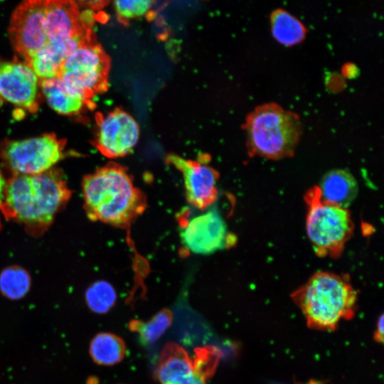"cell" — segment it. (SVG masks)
Returning a JSON list of instances; mask_svg holds the SVG:
<instances>
[{
  "instance_id": "obj_1",
  "label": "cell",
  "mask_w": 384,
  "mask_h": 384,
  "mask_svg": "<svg viewBox=\"0 0 384 384\" xmlns=\"http://www.w3.org/2000/svg\"><path fill=\"white\" fill-rule=\"evenodd\" d=\"M82 194L88 216L124 227L145 209V198L121 166L109 165L86 176Z\"/></svg>"
},
{
  "instance_id": "obj_2",
  "label": "cell",
  "mask_w": 384,
  "mask_h": 384,
  "mask_svg": "<svg viewBox=\"0 0 384 384\" xmlns=\"http://www.w3.org/2000/svg\"><path fill=\"white\" fill-rule=\"evenodd\" d=\"M69 195L65 180L54 170L15 174L6 182L3 208L22 223L43 225L52 221Z\"/></svg>"
},
{
  "instance_id": "obj_3",
  "label": "cell",
  "mask_w": 384,
  "mask_h": 384,
  "mask_svg": "<svg viewBox=\"0 0 384 384\" xmlns=\"http://www.w3.org/2000/svg\"><path fill=\"white\" fill-rule=\"evenodd\" d=\"M293 299L310 327L332 330L353 316L357 293L343 276L320 272L298 289Z\"/></svg>"
},
{
  "instance_id": "obj_4",
  "label": "cell",
  "mask_w": 384,
  "mask_h": 384,
  "mask_svg": "<svg viewBox=\"0 0 384 384\" xmlns=\"http://www.w3.org/2000/svg\"><path fill=\"white\" fill-rule=\"evenodd\" d=\"M249 150L270 159L293 154L302 135L299 117L274 103L256 107L245 123Z\"/></svg>"
},
{
  "instance_id": "obj_5",
  "label": "cell",
  "mask_w": 384,
  "mask_h": 384,
  "mask_svg": "<svg viewBox=\"0 0 384 384\" xmlns=\"http://www.w3.org/2000/svg\"><path fill=\"white\" fill-rule=\"evenodd\" d=\"M306 200V231L314 251L320 256H338L353 233L349 211L323 201L317 188L307 194Z\"/></svg>"
},
{
  "instance_id": "obj_6",
  "label": "cell",
  "mask_w": 384,
  "mask_h": 384,
  "mask_svg": "<svg viewBox=\"0 0 384 384\" xmlns=\"http://www.w3.org/2000/svg\"><path fill=\"white\" fill-rule=\"evenodd\" d=\"M109 69V58L93 36L68 56L58 77L92 98L107 87Z\"/></svg>"
},
{
  "instance_id": "obj_7",
  "label": "cell",
  "mask_w": 384,
  "mask_h": 384,
  "mask_svg": "<svg viewBox=\"0 0 384 384\" xmlns=\"http://www.w3.org/2000/svg\"><path fill=\"white\" fill-rule=\"evenodd\" d=\"M65 142L54 134L5 142L1 156L15 174L36 175L50 170L65 156Z\"/></svg>"
},
{
  "instance_id": "obj_8",
  "label": "cell",
  "mask_w": 384,
  "mask_h": 384,
  "mask_svg": "<svg viewBox=\"0 0 384 384\" xmlns=\"http://www.w3.org/2000/svg\"><path fill=\"white\" fill-rule=\"evenodd\" d=\"M139 127L128 112L116 109L97 117L95 143L105 156L117 159L129 154L139 139Z\"/></svg>"
},
{
  "instance_id": "obj_9",
  "label": "cell",
  "mask_w": 384,
  "mask_h": 384,
  "mask_svg": "<svg viewBox=\"0 0 384 384\" xmlns=\"http://www.w3.org/2000/svg\"><path fill=\"white\" fill-rule=\"evenodd\" d=\"M46 4V0H23L11 16L10 40L25 61L48 43L43 28Z\"/></svg>"
},
{
  "instance_id": "obj_10",
  "label": "cell",
  "mask_w": 384,
  "mask_h": 384,
  "mask_svg": "<svg viewBox=\"0 0 384 384\" xmlns=\"http://www.w3.org/2000/svg\"><path fill=\"white\" fill-rule=\"evenodd\" d=\"M26 62L0 58V100L20 111H37L40 83Z\"/></svg>"
},
{
  "instance_id": "obj_11",
  "label": "cell",
  "mask_w": 384,
  "mask_h": 384,
  "mask_svg": "<svg viewBox=\"0 0 384 384\" xmlns=\"http://www.w3.org/2000/svg\"><path fill=\"white\" fill-rule=\"evenodd\" d=\"M181 237L188 250L201 255L213 253L230 242L225 221L215 208L186 221L183 225Z\"/></svg>"
},
{
  "instance_id": "obj_12",
  "label": "cell",
  "mask_w": 384,
  "mask_h": 384,
  "mask_svg": "<svg viewBox=\"0 0 384 384\" xmlns=\"http://www.w3.org/2000/svg\"><path fill=\"white\" fill-rule=\"evenodd\" d=\"M170 164L181 173L186 195L189 203L200 209L211 206L218 195V173L202 161H194L171 155Z\"/></svg>"
},
{
  "instance_id": "obj_13",
  "label": "cell",
  "mask_w": 384,
  "mask_h": 384,
  "mask_svg": "<svg viewBox=\"0 0 384 384\" xmlns=\"http://www.w3.org/2000/svg\"><path fill=\"white\" fill-rule=\"evenodd\" d=\"M154 373L159 384H207L206 377L187 351L174 342H169L163 347Z\"/></svg>"
},
{
  "instance_id": "obj_14",
  "label": "cell",
  "mask_w": 384,
  "mask_h": 384,
  "mask_svg": "<svg viewBox=\"0 0 384 384\" xmlns=\"http://www.w3.org/2000/svg\"><path fill=\"white\" fill-rule=\"evenodd\" d=\"M95 36L93 31L83 36L60 42H49L35 52L25 62L38 79L58 77L68 56L82 43Z\"/></svg>"
},
{
  "instance_id": "obj_15",
  "label": "cell",
  "mask_w": 384,
  "mask_h": 384,
  "mask_svg": "<svg viewBox=\"0 0 384 384\" xmlns=\"http://www.w3.org/2000/svg\"><path fill=\"white\" fill-rule=\"evenodd\" d=\"M40 88L48 105L62 115L75 116L92 106L90 97L59 77L41 80Z\"/></svg>"
},
{
  "instance_id": "obj_16",
  "label": "cell",
  "mask_w": 384,
  "mask_h": 384,
  "mask_svg": "<svg viewBox=\"0 0 384 384\" xmlns=\"http://www.w3.org/2000/svg\"><path fill=\"white\" fill-rule=\"evenodd\" d=\"M317 189L323 201L346 208L355 198L358 185L348 171L334 169L323 176Z\"/></svg>"
},
{
  "instance_id": "obj_17",
  "label": "cell",
  "mask_w": 384,
  "mask_h": 384,
  "mask_svg": "<svg viewBox=\"0 0 384 384\" xmlns=\"http://www.w3.org/2000/svg\"><path fill=\"white\" fill-rule=\"evenodd\" d=\"M89 353L93 361L100 366H110L121 362L127 354L123 339L112 334H97L90 341Z\"/></svg>"
},
{
  "instance_id": "obj_18",
  "label": "cell",
  "mask_w": 384,
  "mask_h": 384,
  "mask_svg": "<svg viewBox=\"0 0 384 384\" xmlns=\"http://www.w3.org/2000/svg\"><path fill=\"white\" fill-rule=\"evenodd\" d=\"M270 26L273 37L286 46L300 43L307 33L306 28L298 18L282 9L271 14Z\"/></svg>"
},
{
  "instance_id": "obj_19",
  "label": "cell",
  "mask_w": 384,
  "mask_h": 384,
  "mask_svg": "<svg viewBox=\"0 0 384 384\" xmlns=\"http://www.w3.org/2000/svg\"><path fill=\"white\" fill-rule=\"evenodd\" d=\"M172 313L164 309L146 321L134 320L129 322L130 331L138 334L139 341L144 346L154 343L166 332L172 322Z\"/></svg>"
},
{
  "instance_id": "obj_20",
  "label": "cell",
  "mask_w": 384,
  "mask_h": 384,
  "mask_svg": "<svg viewBox=\"0 0 384 384\" xmlns=\"http://www.w3.org/2000/svg\"><path fill=\"white\" fill-rule=\"evenodd\" d=\"M31 283L28 272L18 266L6 267L0 273V291L11 299L23 298L28 292Z\"/></svg>"
},
{
  "instance_id": "obj_21",
  "label": "cell",
  "mask_w": 384,
  "mask_h": 384,
  "mask_svg": "<svg viewBox=\"0 0 384 384\" xmlns=\"http://www.w3.org/2000/svg\"><path fill=\"white\" fill-rule=\"evenodd\" d=\"M117 294L114 287L106 281L92 283L85 292V301L90 310L105 314L114 305Z\"/></svg>"
},
{
  "instance_id": "obj_22",
  "label": "cell",
  "mask_w": 384,
  "mask_h": 384,
  "mask_svg": "<svg viewBox=\"0 0 384 384\" xmlns=\"http://www.w3.org/2000/svg\"><path fill=\"white\" fill-rule=\"evenodd\" d=\"M154 0H113L117 20L124 26L151 13Z\"/></svg>"
},
{
  "instance_id": "obj_23",
  "label": "cell",
  "mask_w": 384,
  "mask_h": 384,
  "mask_svg": "<svg viewBox=\"0 0 384 384\" xmlns=\"http://www.w3.org/2000/svg\"><path fill=\"white\" fill-rule=\"evenodd\" d=\"M80 9L98 11L107 6L112 0H73Z\"/></svg>"
},
{
  "instance_id": "obj_24",
  "label": "cell",
  "mask_w": 384,
  "mask_h": 384,
  "mask_svg": "<svg viewBox=\"0 0 384 384\" xmlns=\"http://www.w3.org/2000/svg\"><path fill=\"white\" fill-rule=\"evenodd\" d=\"M383 316L381 315L377 322L375 331V338L380 343H383Z\"/></svg>"
},
{
  "instance_id": "obj_25",
  "label": "cell",
  "mask_w": 384,
  "mask_h": 384,
  "mask_svg": "<svg viewBox=\"0 0 384 384\" xmlns=\"http://www.w3.org/2000/svg\"><path fill=\"white\" fill-rule=\"evenodd\" d=\"M6 181L0 171V210L4 207V194L6 188Z\"/></svg>"
}]
</instances>
